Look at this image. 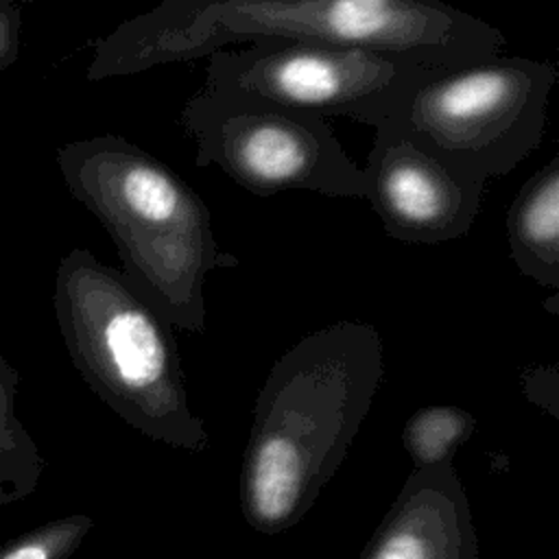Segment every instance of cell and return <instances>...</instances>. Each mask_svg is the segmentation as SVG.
Masks as SVG:
<instances>
[{"label": "cell", "instance_id": "obj_9", "mask_svg": "<svg viewBox=\"0 0 559 559\" xmlns=\"http://www.w3.org/2000/svg\"><path fill=\"white\" fill-rule=\"evenodd\" d=\"M454 461L415 469L360 559H480Z\"/></svg>", "mask_w": 559, "mask_h": 559}, {"label": "cell", "instance_id": "obj_12", "mask_svg": "<svg viewBox=\"0 0 559 559\" xmlns=\"http://www.w3.org/2000/svg\"><path fill=\"white\" fill-rule=\"evenodd\" d=\"M476 419L459 406L435 404L419 408L404 426L402 441L415 469L454 461L456 450L472 437Z\"/></svg>", "mask_w": 559, "mask_h": 559}, {"label": "cell", "instance_id": "obj_11", "mask_svg": "<svg viewBox=\"0 0 559 559\" xmlns=\"http://www.w3.org/2000/svg\"><path fill=\"white\" fill-rule=\"evenodd\" d=\"M20 373L0 354V507L28 498L44 474L46 461L15 413Z\"/></svg>", "mask_w": 559, "mask_h": 559}, {"label": "cell", "instance_id": "obj_14", "mask_svg": "<svg viewBox=\"0 0 559 559\" xmlns=\"http://www.w3.org/2000/svg\"><path fill=\"white\" fill-rule=\"evenodd\" d=\"M22 4H0V72L11 68L20 55Z\"/></svg>", "mask_w": 559, "mask_h": 559}, {"label": "cell", "instance_id": "obj_10", "mask_svg": "<svg viewBox=\"0 0 559 559\" xmlns=\"http://www.w3.org/2000/svg\"><path fill=\"white\" fill-rule=\"evenodd\" d=\"M507 242L522 275L559 288V155L518 190L507 212Z\"/></svg>", "mask_w": 559, "mask_h": 559}, {"label": "cell", "instance_id": "obj_5", "mask_svg": "<svg viewBox=\"0 0 559 559\" xmlns=\"http://www.w3.org/2000/svg\"><path fill=\"white\" fill-rule=\"evenodd\" d=\"M555 81L550 61L526 57L435 68L386 120L452 168L487 181L539 148Z\"/></svg>", "mask_w": 559, "mask_h": 559}, {"label": "cell", "instance_id": "obj_8", "mask_svg": "<svg viewBox=\"0 0 559 559\" xmlns=\"http://www.w3.org/2000/svg\"><path fill=\"white\" fill-rule=\"evenodd\" d=\"M373 129L362 168L365 199L384 231L413 245L463 238L476 221L487 181L452 168L393 120H380Z\"/></svg>", "mask_w": 559, "mask_h": 559}, {"label": "cell", "instance_id": "obj_6", "mask_svg": "<svg viewBox=\"0 0 559 559\" xmlns=\"http://www.w3.org/2000/svg\"><path fill=\"white\" fill-rule=\"evenodd\" d=\"M430 70L435 68L360 46L255 41L207 55L203 92L373 127L391 118Z\"/></svg>", "mask_w": 559, "mask_h": 559}, {"label": "cell", "instance_id": "obj_13", "mask_svg": "<svg viewBox=\"0 0 559 559\" xmlns=\"http://www.w3.org/2000/svg\"><path fill=\"white\" fill-rule=\"evenodd\" d=\"M94 520L83 513L44 522L0 546V559H68L92 531Z\"/></svg>", "mask_w": 559, "mask_h": 559}, {"label": "cell", "instance_id": "obj_15", "mask_svg": "<svg viewBox=\"0 0 559 559\" xmlns=\"http://www.w3.org/2000/svg\"><path fill=\"white\" fill-rule=\"evenodd\" d=\"M28 4V2H39V0H0V4Z\"/></svg>", "mask_w": 559, "mask_h": 559}, {"label": "cell", "instance_id": "obj_4", "mask_svg": "<svg viewBox=\"0 0 559 559\" xmlns=\"http://www.w3.org/2000/svg\"><path fill=\"white\" fill-rule=\"evenodd\" d=\"M52 308L72 365L120 419L168 445L207 450L173 325L122 271L87 249L68 251L55 273Z\"/></svg>", "mask_w": 559, "mask_h": 559}, {"label": "cell", "instance_id": "obj_3", "mask_svg": "<svg viewBox=\"0 0 559 559\" xmlns=\"http://www.w3.org/2000/svg\"><path fill=\"white\" fill-rule=\"evenodd\" d=\"M55 159L72 197L111 236L129 282L173 328L203 332L205 277L240 264L218 247L205 201L116 133L68 142Z\"/></svg>", "mask_w": 559, "mask_h": 559}, {"label": "cell", "instance_id": "obj_2", "mask_svg": "<svg viewBox=\"0 0 559 559\" xmlns=\"http://www.w3.org/2000/svg\"><path fill=\"white\" fill-rule=\"evenodd\" d=\"M384 345L362 321L325 325L282 354L253 408L240 500L249 524H297L345 459L378 386Z\"/></svg>", "mask_w": 559, "mask_h": 559}, {"label": "cell", "instance_id": "obj_7", "mask_svg": "<svg viewBox=\"0 0 559 559\" xmlns=\"http://www.w3.org/2000/svg\"><path fill=\"white\" fill-rule=\"evenodd\" d=\"M197 166H218L255 197L310 190L365 199V173L328 118L197 92L181 109Z\"/></svg>", "mask_w": 559, "mask_h": 559}, {"label": "cell", "instance_id": "obj_1", "mask_svg": "<svg viewBox=\"0 0 559 559\" xmlns=\"http://www.w3.org/2000/svg\"><path fill=\"white\" fill-rule=\"evenodd\" d=\"M255 41L360 46L456 68L498 57L504 35L441 0H162L98 37L85 76H131Z\"/></svg>", "mask_w": 559, "mask_h": 559}]
</instances>
